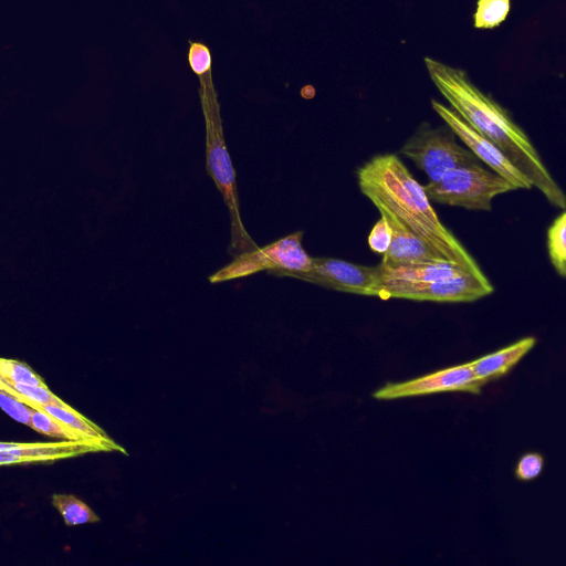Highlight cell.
Returning <instances> with one entry per match:
<instances>
[{
  "label": "cell",
  "instance_id": "cell-1",
  "mask_svg": "<svg viewBox=\"0 0 566 566\" xmlns=\"http://www.w3.org/2000/svg\"><path fill=\"white\" fill-rule=\"evenodd\" d=\"M423 61L432 83L451 108L491 140L552 205L565 209L566 197L563 190L511 114L475 86L464 70L429 56Z\"/></svg>",
  "mask_w": 566,
  "mask_h": 566
},
{
  "label": "cell",
  "instance_id": "cell-2",
  "mask_svg": "<svg viewBox=\"0 0 566 566\" xmlns=\"http://www.w3.org/2000/svg\"><path fill=\"white\" fill-rule=\"evenodd\" d=\"M360 191L384 202L412 232L450 263L490 282L476 261L439 220L423 187L394 154L373 157L357 171Z\"/></svg>",
  "mask_w": 566,
  "mask_h": 566
},
{
  "label": "cell",
  "instance_id": "cell-3",
  "mask_svg": "<svg viewBox=\"0 0 566 566\" xmlns=\"http://www.w3.org/2000/svg\"><path fill=\"white\" fill-rule=\"evenodd\" d=\"M188 63L198 76L199 95L206 123L207 171L222 195L231 221L230 254L255 250L258 245L245 231L240 217L235 171L223 137L218 94L212 82V56L202 42L189 41Z\"/></svg>",
  "mask_w": 566,
  "mask_h": 566
},
{
  "label": "cell",
  "instance_id": "cell-4",
  "mask_svg": "<svg viewBox=\"0 0 566 566\" xmlns=\"http://www.w3.org/2000/svg\"><path fill=\"white\" fill-rule=\"evenodd\" d=\"M429 200L469 210H491L492 199L515 190L505 178L479 163L448 171L422 186Z\"/></svg>",
  "mask_w": 566,
  "mask_h": 566
},
{
  "label": "cell",
  "instance_id": "cell-5",
  "mask_svg": "<svg viewBox=\"0 0 566 566\" xmlns=\"http://www.w3.org/2000/svg\"><path fill=\"white\" fill-rule=\"evenodd\" d=\"M303 231L291 233L255 250L240 253L209 276L211 283L244 277L260 271L300 280L312 265V256L302 245Z\"/></svg>",
  "mask_w": 566,
  "mask_h": 566
},
{
  "label": "cell",
  "instance_id": "cell-6",
  "mask_svg": "<svg viewBox=\"0 0 566 566\" xmlns=\"http://www.w3.org/2000/svg\"><path fill=\"white\" fill-rule=\"evenodd\" d=\"M400 153L411 159L429 181H437L455 168L479 163L470 149L455 142L450 128H431L428 124L418 128Z\"/></svg>",
  "mask_w": 566,
  "mask_h": 566
},
{
  "label": "cell",
  "instance_id": "cell-7",
  "mask_svg": "<svg viewBox=\"0 0 566 566\" xmlns=\"http://www.w3.org/2000/svg\"><path fill=\"white\" fill-rule=\"evenodd\" d=\"M493 291V285L490 282H483L469 273L428 282H379L376 284L377 297L415 301L472 302Z\"/></svg>",
  "mask_w": 566,
  "mask_h": 566
},
{
  "label": "cell",
  "instance_id": "cell-8",
  "mask_svg": "<svg viewBox=\"0 0 566 566\" xmlns=\"http://www.w3.org/2000/svg\"><path fill=\"white\" fill-rule=\"evenodd\" d=\"M433 111L446 122L452 133L458 136L476 157L494 172L511 182L515 189L533 188L528 179L506 158V156L488 138L479 134L452 108L437 99H431Z\"/></svg>",
  "mask_w": 566,
  "mask_h": 566
},
{
  "label": "cell",
  "instance_id": "cell-9",
  "mask_svg": "<svg viewBox=\"0 0 566 566\" xmlns=\"http://www.w3.org/2000/svg\"><path fill=\"white\" fill-rule=\"evenodd\" d=\"M483 385L474 376L470 363H467L403 382H388L377 389L374 397L389 400L444 391L479 394Z\"/></svg>",
  "mask_w": 566,
  "mask_h": 566
},
{
  "label": "cell",
  "instance_id": "cell-10",
  "mask_svg": "<svg viewBox=\"0 0 566 566\" xmlns=\"http://www.w3.org/2000/svg\"><path fill=\"white\" fill-rule=\"evenodd\" d=\"M300 280L339 292L376 296L377 266L313 258L311 269Z\"/></svg>",
  "mask_w": 566,
  "mask_h": 566
},
{
  "label": "cell",
  "instance_id": "cell-11",
  "mask_svg": "<svg viewBox=\"0 0 566 566\" xmlns=\"http://www.w3.org/2000/svg\"><path fill=\"white\" fill-rule=\"evenodd\" d=\"M378 209L390 228L391 239L387 251L382 254L380 265L395 268L413 263L449 262L433 250L421 237L407 228L398 217L376 197H367Z\"/></svg>",
  "mask_w": 566,
  "mask_h": 566
},
{
  "label": "cell",
  "instance_id": "cell-12",
  "mask_svg": "<svg viewBox=\"0 0 566 566\" xmlns=\"http://www.w3.org/2000/svg\"><path fill=\"white\" fill-rule=\"evenodd\" d=\"M112 451L108 447L93 441L64 440L62 442H22L19 447L0 451V465L42 462L73 458L90 452Z\"/></svg>",
  "mask_w": 566,
  "mask_h": 566
},
{
  "label": "cell",
  "instance_id": "cell-13",
  "mask_svg": "<svg viewBox=\"0 0 566 566\" xmlns=\"http://www.w3.org/2000/svg\"><path fill=\"white\" fill-rule=\"evenodd\" d=\"M534 337H524L495 353L470 363L474 376L482 382L495 380L507 374L535 345Z\"/></svg>",
  "mask_w": 566,
  "mask_h": 566
},
{
  "label": "cell",
  "instance_id": "cell-14",
  "mask_svg": "<svg viewBox=\"0 0 566 566\" xmlns=\"http://www.w3.org/2000/svg\"><path fill=\"white\" fill-rule=\"evenodd\" d=\"M464 273L467 272L450 262L413 263L398 265L395 268H382L379 264L377 266L376 284L379 282H428L441 279H450L462 275Z\"/></svg>",
  "mask_w": 566,
  "mask_h": 566
},
{
  "label": "cell",
  "instance_id": "cell-15",
  "mask_svg": "<svg viewBox=\"0 0 566 566\" xmlns=\"http://www.w3.org/2000/svg\"><path fill=\"white\" fill-rule=\"evenodd\" d=\"M35 408L44 410L64 426L74 431L81 439L105 444L112 451L124 452L125 450L113 441L106 432L90 419L77 412L69 405L57 406L51 403L38 405Z\"/></svg>",
  "mask_w": 566,
  "mask_h": 566
},
{
  "label": "cell",
  "instance_id": "cell-16",
  "mask_svg": "<svg viewBox=\"0 0 566 566\" xmlns=\"http://www.w3.org/2000/svg\"><path fill=\"white\" fill-rule=\"evenodd\" d=\"M53 506L60 512L66 525L95 523L99 517L80 499L70 494H53Z\"/></svg>",
  "mask_w": 566,
  "mask_h": 566
},
{
  "label": "cell",
  "instance_id": "cell-17",
  "mask_svg": "<svg viewBox=\"0 0 566 566\" xmlns=\"http://www.w3.org/2000/svg\"><path fill=\"white\" fill-rule=\"evenodd\" d=\"M551 262L560 277L566 276V212H562L547 230Z\"/></svg>",
  "mask_w": 566,
  "mask_h": 566
},
{
  "label": "cell",
  "instance_id": "cell-18",
  "mask_svg": "<svg viewBox=\"0 0 566 566\" xmlns=\"http://www.w3.org/2000/svg\"><path fill=\"white\" fill-rule=\"evenodd\" d=\"M510 9V0H478L473 24L476 29H494L505 21Z\"/></svg>",
  "mask_w": 566,
  "mask_h": 566
},
{
  "label": "cell",
  "instance_id": "cell-19",
  "mask_svg": "<svg viewBox=\"0 0 566 566\" xmlns=\"http://www.w3.org/2000/svg\"><path fill=\"white\" fill-rule=\"evenodd\" d=\"M30 427L32 429H34L36 432L49 436V437L60 438L63 440H75V441L83 440L74 431H72L66 426H64L60 420L55 419L54 417H52L50 413L45 412L44 410H41L38 408L31 407ZM83 441H87V440H83Z\"/></svg>",
  "mask_w": 566,
  "mask_h": 566
},
{
  "label": "cell",
  "instance_id": "cell-20",
  "mask_svg": "<svg viewBox=\"0 0 566 566\" xmlns=\"http://www.w3.org/2000/svg\"><path fill=\"white\" fill-rule=\"evenodd\" d=\"M0 377L7 381L45 387L44 380L27 364L0 358Z\"/></svg>",
  "mask_w": 566,
  "mask_h": 566
},
{
  "label": "cell",
  "instance_id": "cell-21",
  "mask_svg": "<svg viewBox=\"0 0 566 566\" xmlns=\"http://www.w3.org/2000/svg\"><path fill=\"white\" fill-rule=\"evenodd\" d=\"M17 392L28 399V406L35 408L38 405L51 403L64 406L65 402L51 392L48 386H32L13 381H7Z\"/></svg>",
  "mask_w": 566,
  "mask_h": 566
},
{
  "label": "cell",
  "instance_id": "cell-22",
  "mask_svg": "<svg viewBox=\"0 0 566 566\" xmlns=\"http://www.w3.org/2000/svg\"><path fill=\"white\" fill-rule=\"evenodd\" d=\"M0 408L14 420L30 427L31 407L3 390H0Z\"/></svg>",
  "mask_w": 566,
  "mask_h": 566
},
{
  "label": "cell",
  "instance_id": "cell-23",
  "mask_svg": "<svg viewBox=\"0 0 566 566\" xmlns=\"http://www.w3.org/2000/svg\"><path fill=\"white\" fill-rule=\"evenodd\" d=\"M544 467V459L541 454L530 452L522 455L517 462L515 474L517 479L531 481L537 478Z\"/></svg>",
  "mask_w": 566,
  "mask_h": 566
},
{
  "label": "cell",
  "instance_id": "cell-24",
  "mask_svg": "<svg viewBox=\"0 0 566 566\" xmlns=\"http://www.w3.org/2000/svg\"><path fill=\"white\" fill-rule=\"evenodd\" d=\"M391 231L384 217H381L374 228L371 229L368 237L369 248L379 254H384L390 243Z\"/></svg>",
  "mask_w": 566,
  "mask_h": 566
}]
</instances>
